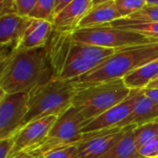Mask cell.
Returning <instances> with one entry per match:
<instances>
[{"mask_svg": "<svg viewBox=\"0 0 158 158\" xmlns=\"http://www.w3.org/2000/svg\"><path fill=\"white\" fill-rule=\"evenodd\" d=\"M37 0H17L18 14L21 16H29Z\"/></svg>", "mask_w": 158, "mask_h": 158, "instance_id": "26", "label": "cell"}, {"mask_svg": "<svg viewBox=\"0 0 158 158\" xmlns=\"http://www.w3.org/2000/svg\"><path fill=\"white\" fill-rule=\"evenodd\" d=\"M39 158H44V157H39Z\"/></svg>", "mask_w": 158, "mask_h": 158, "instance_id": "36", "label": "cell"}, {"mask_svg": "<svg viewBox=\"0 0 158 158\" xmlns=\"http://www.w3.org/2000/svg\"><path fill=\"white\" fill-rule=\"evenodd\" d=\"M146 88H158V79L151 81Z\"/></svg>", "mask_w": 158, "mask_h": 158, "instance_id": "30", "label": "cell"}, {"mask_svg": "<svg viewBox=\"0 0 158 158\" xmlns=\"http://www.w3.org/2000/svg\"><path fill=\"white\" fill-rule=\"evenodd\" d=\"M54 78L47 44L16 50L1 63L0 89L7 94L28 93Z\"/></svg>", "mask_w": 158, "mask_h": 158, "instance_id": "1", "label": "cell"}, {"mask_svg": "<svg viewBox=\"0 0 158 158\" xmlns=\"http://www.w3.org/2000/svg\"><path fill=\"white\" fill-rule=\"evenodd\" d=\"M143 94L153 102L158 104V88H144Z\"/></svg>", "mask_w": 158, "mask_h": 158, "instance_id": "28", "label": "cell"}, {"mask_svg": "<svg viewBox=\"0 0 158 158\" xmlns=\"http://www.w3.org/2000/svg\"><path fill=\"white\" fill-rule=\"evenodd\" d=\"M73 0H56L55 16H56L60 11H62L68 5H69Z\"/></svg>", "mask_w": 158, "mask_h": 158, "instance_id": "29", "label": "cell"}, {"mask_svg": "<svg viewBox=\"0 0 158 158\" xmlns=\"http://www.w3.org/2000/svg\"><path fill=\"white\" fill-rule=\"evenodd\" d=\"M155 121H156V123H157V125H158V118H156V120H155Z\"/></svg>", "mask_w": 158, "mask_h": 158, "instance_id": "34", "label": "cell"}, {"mask_svg": "<svg viewBox=\"0 0 158 158\" xmlns=\"http://www.w3.org/2000/svg\"><path fill=\"white\" fill-rule=\"evenodd\" d=\"M127 19L140 21L158 22V5L147 4L144 7L131 14Z\"/></svg>", "mask_w": 158, "mask_h": 158, "instance_id": "22", "label": "cell"}, {"mask_svg": "<svg viewBox=\"0 0 158 158\" xmlns=\"http://www.w3.org/2000/svg\"><path fill=\"white\" fill-rule=\"evenodd\" d=\"M140 155L143 158L158 157V137L150 141L139 149Z\"/></svg>", "mask_w": 158, "mask_h": 158, "instance_id": "24", "label": "cell"}, {"mask_svg": "<svg viewBox=\"0 0 158 158\" xmlns=\"http://www.w3.org/2000/svg\"><path fill=\"white\" fill-rule=\"evenodd\" d=\"M6 14H18L17 0H0V16Z\"/></svg>", "mask_w": 158, "mask_h": 158, "instance_id": "27", "label": "cell"}, {"mask_svg": "<svg viewBox=\"0 0 158 158\" xmlns=\"http://www.w3.org/2000/svg\"><path fill=\"white\" fill-rule=\"evenodd\" d=\"M158 76V58L127 74L123 81L131 90L144 89Z\"/></svg>", "mask_w": 158, "mask_h": 158, "instance_id": "16", "label": "cell"}, {"mask_svg": "<svg viewBox=\"0 0 158 158\" xmlns=\"http://www.w3.org/2000/svg\"><path fill=\"white\" fill-rule=\"evenodd\" d=\"M92 7L93 0H73L55 17V30L60 32L74 31Z\"/></svg>", "mask_w": 158, "mask_h": 158, "instance_id": "11", "label": "cell"}, {"mask_svg": "<svg viewBox=\"0 0 158 158\" xmlns=\"http://www.w3.org/2000/svg\"><path fill=\"white\" fill-rule=\"evenodd\" d=\"M44 158H79L78 145H69L46 154Z\"/></svg>", "mask_w": 158, "mask_h": 158, "instance_id": "23", "label": "cell"}, {"mask_svg": "<svg viewBox=\"0 0 158 158\" xmlns=\"http://www.w3.org/2000/svg\"><path fill=\"white\" fill-rule=\"evenodd\" d=\"M30 17L19 14L0 16V44H16L19 47Z\"/></svg>", "mask_w": 158, "mask_h": 158, "instance_id": "12", "label": "cell"}, {"mask_svg": "<svg viewBox=\"0 0 158 158\" xmlns=\"http://www.w3.org/2000/svg\"><path fill=\"white\" fill-rule=\"evenodd\" d=\"M115 5L121 18H128L147 5V0H115Z\"/></svg>", "mask_w": 158, "mask_h": 158, "instance_id": "21", "label": "cell"}, {"mask_svg": "<svg viewBox=\"0 0 158 158\" xmlns=\"http://www.w3.org/2000/svg\"><path fill=\"white\" fill-rule=\"evenodd\" d=\"M54 30L55 28L52 22L30 18L19 48L31 49L46 45Z\"/></svg>", "mask_w": 158, "mask_h": 158, "instance_id": "13", "label": "cell"}, {"mask_svg": "<svg viewBox=\"0 0 158 158\" xmlns=\"http://www.w3.org/2000/svg\"><path fill=\"white\" fill-rule=\"evenodd\" d=\"M156 79H158V76H157V77H156Z\"/></svg>", "mask_w": 158, "mask_h": 158, "instance_id": "35", "label": "cell"}, {"mask_svg": "<svg viewBox=\"0 0 158 158\" xmlns=\"http://www.w3.org/2000/svg\"><path fill=\"white\" fill-rule=\"evenodd\" d=\"M121 16L118 11L115 1H108L103 4L94 6L81 20L78 29L92 28L102 26L116 19H120Z\"/></svg>", "mask_w": 158, "mask_h": 158, "instance_id": "15", "label": "cell"}, {"mask_svg": "<svg viewBox=\"0 0 158 158\" xmlns=\"http://www.w3.org/2000/svg\"><path fill=\"white\" fill-rule=\"evenodd\" d=\"M58 117L49 116L31 121L21 128L15 135V143L7 158H14L26 154L31 148L40 143L46 136Z\"/></svg>", "mask_w": 158, "mask_h": 158, "instance_id": "9", "label": "cell"}, {"mask_svg": "<svg viewBox=\"0 0 158 158\" xmlns=\"http://www.w3.org/2000/svg\"><path fill=\"white\" fill-rule=\"evenodd\" d=\"M156 158H158V157H156Z\"/></svg>", "mask_w": 158, "mask_h": 158, "instance_id": "37", "label": "cell"}, {"mask_svg": "<svg viewBox=\"0 0 158 158\" xmlns=\"http://www.w3.org/2000/svg\"><path fill=\"white\" fill-rule=\"evenodd\" d=\"M135 127L134 125L131 126L123 137L99 158H143L140 155L134 142L133 129Z\"/></svg>", "mask_w": 158, "mask_h": 158, "instance_id": "17", "label": "cell"}, {"mask_svg": "<svg viewBox=\"0 0 158 158\" xmlns=\"http://www.w3.org/2000/svg\"><path fill=\"white\" fill-rule=\"evenodd\" d=\"M71 38L75 42L114 49L158 43L156 38L149 37L136 31L106 25L77 29L71 32Z\"/></svg>", "mask_w": 158, "mask_h": 158, "instance_id": "6", "label": "cell"}, {"mask_svg": "<svg viewBox=\"0 0 158 158\" xmlns=\"http://www.w3.org/2000/svg\"><path fill=\"white\" fill-rule=\"evenodd\" d=\"M133 137L137 149L158 137V125L156 121L143 124L133 129Z\"/></svg>", "mask_w": 158, "mask_h": 158, "instance_id": "19", "label": "cell"}, {"mask_svg": "<svg viewBox=\"0 0 158 158\" xmlns=\"http://www.w3.org/2000/svg\"><path fill=\"white\" fill-rule=\"evenodd\" d=\"M157 58L158 43L118 48L115 54L73 81L80 85H87L123 79L127 74Z\"/></svg>", "mask_w": 158, "mask_h": 158, "instance_id": "2", "label": "cell"}, {"mask_svg": "<svg viewBox=\"0 0 158 158\" xmlns=\"http://www.w3.org/2000/svg\"><path fill=\"white\" fill-rule=\"evenodd\" d=\"M106 26H112L118 29L128 30L143 33L146 36L158 39V22L133 20L127 18H120L114 21L105 24Z\"/></svg>", "mask_w": 158, "mask_h": 158, "instance_id": "18", "label": "cell"}, {"mask_svg": "<svg viewBox=\"0 0 158 158\" xmlns=\"http://www.w3.org/2000/svg\"><path fill=\"white\" fill-rule=\"evenodd\" d=\"M78 90V83L73 80L54 77L31 91L28 102V112L21 128L45 117L61 116L72 106V101Z\"/></svg>", "mask_w": 158, "mask_h": 158, "instance_id": "3", "label": "cell"}, {"mask_svg": "<svg viewBox=\"0 0 158 158\" xmlns=\"http://www.w3.org/2000/svg\"><path fill=\"white\" fill-rule=\"evenodd\" d=\"M156 118H158V104L145 96L143 89L131 114L117 125L116 128H125L131 125L138 127L155 121Z\"/></svg>", "mask_w": 158, "mask_h": 158, "instance_id": "14", "label": "cell"}, {"mask_svg": "<svg viewBox=\"0 0 158 158\" xmlns=\"http://www.w3.org/2000/svg\"><path fill=\"white\" fill-rule=\"evenodd\" d=\"M83 122L84 119L81 114L71 106L57 118L43 141L26 154L39 158L69 145H78L82 137Z\"/></svg>", "mask_w": 158, "mask_h": 158, "instance_id": "5", "label": "cell"}, {"mask_svg": "<svg viewBox=\"0 0 158 158\" xmlns=\"http://www.w3.org/2000/svg\"><path fill=\"white\" fill-rule=\"evenodd\" d=\"M15 143V137H8L0 140V158H7L9 156Z\"/></svg>", "mask_w": 158, "mask_h": 158, "instance_id": "25", "label": "cell"}, {"mask_svg": "<svg viewBox=\"0 0 158 158\" xmlns=\"http://www.w3.org/2000/svg\"><path fill=\"white\" fill-rule=\"evenodd\" d=\"M78 86L79 90L73 98L72 106L84 119L83 124L124 101L131 92L123 79Z\"/></svg>", "mask_w": 158, "mask_h": 158, "instance_id": "4", "label": "cell"}, {"mask_svg": "<svg viewBox=\"0 0 158 158\" xmlns=\"http://www.w3.org/2000/svg\"><path fill=\"white\" fill-rule=\"evenodd\" d=\"M55 7L56 0H37L28 17L31 19L47 20L53 23L56 17Z\"/></svg>", "mask_w": 158, "mask_h": 158, "instance_id": "20", "label": "cell"}, {"mask_svg": "<svg viewBox=\"0 0 158 158\" xmlns=\"http://www.w3.org/2000/svg\"><path fill=\"white\" fill-rule=\"evenodd\" d=\"M130 127L131 126L99 131L96 136L78 145L79 158L101 157L123 137Z\"/></svg>", "mask_w": 158, "mask_h": 158, "instance_id": "10", "label": "cell"}, {"mask_svg": "<svg viewBox=\"0 0 158 158\" xmlns=\"http://www.w3.org/2000/svg\"><path fill=\"white\" fill-rule=\"evenodd\" d=\"M108 1H115V0H93V6L103 4L105 2H108Z\"/></svg>", "mask_w": 158, "mask_h": 158, "instance_id": "31", "label": "cell"}, {"mask_svg": "<svg viewBox=\"0 0 158 158\" xmlns=\"http://www.w3.org/2000/svg\"><path fill=\"white\" fill-rule=\"evenodd\" d=\"M14 158H35L34 156H32L31 155H30V154H22V155H20V156H16V157Z\"/></svg>", "mask_w": 158, "mask_h": 158, "instance_id": "32", "label": "cell"}, {"mask_svg": "<svg viewBox=\"0 0 158 158\" xmlns=\"http://www.w3.org/2000/svg\"><path fill=\"white\" fill-rule=\"evenodd\" d=\"M147 4H150V5H158V0H147Z\"/></svg>", "mask_w": 158, "mask_h": 158, "instance_id": "33", "label": "cell"}, {"mask_svg": "<svg viewBox=\"0 0 158 158\" xmlns=\"http://www.w3.org/2000/svg\"><path fill=\"white\" fill-rule=\"evenodd\" d=\"M142 92L143 89L131 90L130 95L124 101L108 109L90 122L82 124L81 133L116 128L117 125L131 114Z\"/></svg>", "mask_w": 158, "mask_h": 158, "instance_id": "8", "label": "cell"}, {"mask_svg": "<svg viewBox=\"0 0 158 158\" xmlns=\"http://www.w3.org/2000/svg\"><path fill=\"white\" fill-rule=\"evenodd\" d=\"M30 94H7L0 89V140L14 136L28 112Z\"/></svg>", "mask_w": 158, "mask_h": 158, "instance_id": "7", "label": "cell"}]
</instances>
